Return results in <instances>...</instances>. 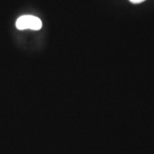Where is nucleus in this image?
I'll list each match as a JSON object with an SVG mask.
<instances>
[{
	"label": "nucleus",
	"instance_id": "1",
	"mask_svg": "<svg viewBox=\"0 0 154 154\" xmlns=\"http://www.w3.org/2000/svg\"><path fill=\"white\" fill-rule=\"evenodd\" d=\"M16 26L19 30H39L42 28V22L39 18L33 16H22L17 19Z\"/></svg>",
	"mask_w": 154,
	"mask_h": 154
},
{
	"label": "nucleus",
	"instance_id": "2",
	"mask_svg": "<svg viewBox=\"0 0 154 154\" xmlns=\"http://www.w3.org/2000/svg\"><path fill=\"white\" fill-rule=\"evenodd\" d=\"M131 3L133 4H140V3H141V2H143L145 0H129Z\"/></svg>",
	"mask_w": 154,
	"mask_h": 154
}]
</instances>
